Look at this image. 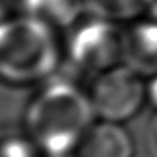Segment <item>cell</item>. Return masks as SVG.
<instances>
[{"instance_id":"8fae6325","label":"cell","mask_w":157,"mask_h":157,"mask_svg":"<svg viewBox=\"0 0 157 157\" xmlns=\"http://www.w3.org/2000/svg\"><path fill=\"white\" fill-rule=\"evenodd\" d=\"M146 88H148V100L157 111V75L151 78V82L146 85Z\"/></svg>"},{"instance_id":"277c9868","label":"cell","mask_w":157,"mask_h":157,"mask_svg":"<svg viewBox=\"0 0 157 157\" xmlns=\"http://www.w3.org/2000/svg\"><path fill=\"white\" fill-rule=\"evenodd\" d=\"M90 99L96 114L108 122L131 119L148 99L143 77L126 65H117L94 77Z\"/></svg>"},{"instance_id":"6da1fadb","label":"cell","mask_w":157,"mask_h":157,"mask_svg":"<svg viewBox=\"0 0 157 157\" xmlns=\"http://www.w3.org/2000/svg\"><path fill=\"white\" fill-rule=\"evenodd\" d=\"M96 114L90 94L65 75L49 77L26 109L29 137L49 157H65L78 148Z\"/></svg>"},{"instance_id":"7c38bea8","label":"cell","mask_w":157,"mask_h":157,"mask_svg":"<svg viewBox=\"0 0 157 157\" xmlns=\"http://www.w3.org/2000/svg\"><path fill=\"white\" fill-rule=\"evenodd\" d=\"M146 13L149 17L155 19L157 20V0H148V8H146Z\"/></svg>"},{"instance_id":"ba28073f","label":"cell","mask_w":157,"mask_h":157,"mask_svg":"<svg viewBox=\"0 0 157 157\" xmlns=\"http://www.w3.org/2000/svg\"><path fill=\"white\" fill-rule=\"evenodd\" d=\"M90 14L113 20H136L146 13L148 0H83Z\"/></svg>"},{"instance_id":"3957f363","label":"cell","mask_w":157,"mask_h":157,"mask_svg":"<svg viewBox=\"0 0 157 157\" xmlns=\"http://www.w3.org/2000/svg\"><path fill=\"white\" fill-rule=\"evenodd\" d=\"M90 14V13H88ZM65 77L77 82L82 75H99L123 62V29L116 22L90 14L71 29L66 45Z\"/></svg>"},{"instance_id":"8992f818","label":"cell","mask_w":157,"mask_h":157,"mask_svg":"<svg viewBox=\"0 0 157 157\" xmlns=\"http://www.w3.org/2000/svg\"><path fill=\"white\" fill-rule=\"evenodd\" d=\"M129 134L116 122L91 125L77 148V157H132Z\"/></svg>"},{"instance_id":"4fadbf2b","label":"cell","mask_w":157,"mask_h":157,"mask_svg":"<svg viewBox=\"0 0 157 157\" xmlns=\"http://www.w3.org/2000/svg\"><path fill=\"white\" fill-rule=\"evenodd\" d=\"M65 157H69V155H65Z\"/></svg>"},{"instance_id":"5b68a950","label":"cell","mask_w":157,"mask_h":157,"mask_svg":"<svg viewBox=\"0 0 157 157\" xmlns=\"http://www.w3.org/2000/svg\"><path fill=\"white\" fill-rule=\"evenodd\" d=\"M123 65L142 77L157 75V20L136 19L123 29Z\"/></svg>"},{"instance_id":"7a4b0ae2","label":"cell","mask_w":157,"mask_h":157,"mask_svg":"<svg viewBox=\"0 0 157 157\" xmlns=\"http://www.w3.org/2000/svg\"><path fill=\"white\" fill-rule=\"evenodd\" d=\"M56 29L34 16L3 19L0 72L6 82L33 83L49 78L62 62Z\"/></svg>"},{"instance_id":"9c48e42d","label":"cell","mask_w":157,"mask_h":157,"mask_svg":"<svg viewBox=\"0 0 157 157\" xmlns=\"http://www.w3.org/2000/svg\"><path fill=\"white\" fill-rule=\"evenodd\" d=\"M40 151L33 139L22 136L6 137L2 143V157H40Z\"/></svg>"},{"instance_id":"52a82bcc","label":"cell","mask_w":157,"mask_h":157,"mask_svg":"<svg viewBox=\"0 0 157 157\" xmlns=\"http://www.w3.org/2000/svg\"><path fill=\"white\" fill-rule=\"evenodd\" d=\"M83 0H33L29 14L54 29L72 28L85 13Z\"/></svg>"},{"instance_id":"30bf717a","label":"cell","mask_w":157,"mask_h":157,"mask_svg":"<svg viewBox=\"0 0 157 157\" xmlns=\"http://www.w3.org/2000/svg\"><path fill=\"white\" fill-rule=\"evenodd\" d=\"M148 134H149L151 145H152V148H154L155 152H157V111L152 114V117H151V120H149V129H148Z\"/></svg>"}]
</instances>
